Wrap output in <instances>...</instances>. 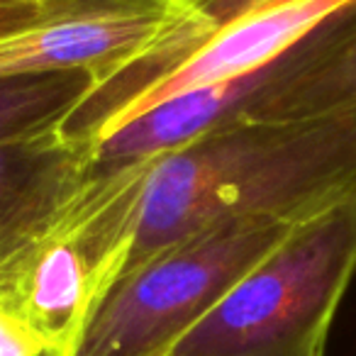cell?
<instances>
[{
	"mask_svg": "<svg viewBox=\"0 0 356 356\" xmlns=\"http://www.w3.org/2000/svg\"><path fill=\"white\" fill-rule=\"evenodd\" d=\"M76 3H88V6H156L173 13H181V8H184V0H76Z\"/></svg>",
	"mask_w": 356,
	"mask_h": 356,
	"instance_id": "30bf717a",
	"label": "cell"
},
{
	"mask_svg": "<svg viewBox=\"0 0 356 356\" xmlns=\"http://www.w3.org/2000/svg\"><path fill=\"white\" fill-rule=\"evenodd\" d=\"M351 0H298L249 13L200 37L176 61L122 95L86 134L90 147L156 105L195 90L244 81L278 61L307 32Z\"/></svg>",
	"mask_w": 356,
	"mask_h": 356,
	"instance_id": "3957f363",
	"label": "cell"
},
{
	"mask_svg": "<svg viewBox=\"0 0 356 356\" xmlns=\"http://www.w3.org/2000/svg\"><path fill=\"white\" fill-rule=\"evenodd\" d=\"M88 168V147L64 122L0 137V259L76 193Z\"/></svg>",
	"mask_w": 356,
	"mask_h": 356,
	"instance_id": "5b68a950",
	"label": "cell"
},
{
	"mask_svg": "<svg viewBox=\"0 0 356 356\" xmlns=\"http://www.w3.org/2000/svg\"><path fill=\"white\" fill-rule=\"evenodd\" d=\"M356 273V195L298 222L200 320L154 356H325Z\"/></svg>",
	"mask_w": 356,
	"mask_h": 356,
	"instance_id": "7a4b0ae2",
	"label": "cell"
},
{
	"mask_svg": "<svg viewBox=\"0 0 356 356\" xmlns=\"http://www.w3.org/2000/svg\"><path fill=\"white\" fill-rule=\"evenodd\" d=\"M0 356H54V346L0 298Z\"/></svg>",
	"mask_w": 356,
	"mask_h": 356,
	"instance_id": "ba28073f",
	"label": "cell"
},
{
	"mask_svg": "<svg viewBox=\"0 0 356 356\" xmlns=\"http://www.w3.org/2000/svg\"><path fill=\"white\" fill-rule=\"evenodd\" d=\"M79 8H88V3H76V0H0V37L40 25V22L79 10Z\"/></svg>",
	"mask_w": 356,
	"mask_h": 356,
	"instance_id": "9c48e42d",
	"label": "cell"
},
{
	"mask_svg": "<svg viewBox=\"0 0 356 356\" xmlns=\"http://www.w3.org/2000/svg\"><path fill=\"white\" fill-rule=\"evenodd\" d=\"M93 88L95 76L79 69L0 81V137L66 122Z\"/></svg>",
	"mask_w": 356,
	"mask_h": 356,
	"instance_id": "8992f818",
	"label": "cell"
},
{
	"mask_svg": "<svg viewBox=\"0 0 356 356\" xmlns=\"http://www.w3.org/2000/svg\"><path fill=\"white\" fill-rule=\"evenodd\" d=\"M288 3H298V0H184L176 25H173L171 35L166 37V42L156 49L154 64H156L159 71L166 69L193 42L210 35L218 27L227 25V22L237 20L242 15H249V13L288 6Z\"/></svg>",
	"mask_w": 356,
	"mask_h": 356,
	"instance_id": "52a82bcc",
	"label": "cell"
},
{
	"mask_svg": "<svg viewBox=\"0 0 356 356\" xmlns=\"http://www.w3.org/2000/svg\"><path fill=\"white\" fill-rule=\"evenodd\" d=\"M354 110L356 0H351L266 66L257 88L232 118L288 122Z\"/></svg>",
	"mask_w": 356,
	"mask_h": 356,
	"instance_id": "277c9868",
	"label": "cell"
},
{
	"mask_svg": "<svg viewBox=\"0 0 356 356\" xmlns=\"http://www.w3.org/2000/svg\"><path fill=\"white\" fill-rule=\"evenodd\" d=\"M351 195L356 110L288 122L225 120L144 163L124 213L120 278L222 220L302 222Z\"/></svg>",
	"mask_w": 356,
	"mask_h": 356,
	"instance_id": "6da1fadb",
	"label": "cell"
}]
</instances>
